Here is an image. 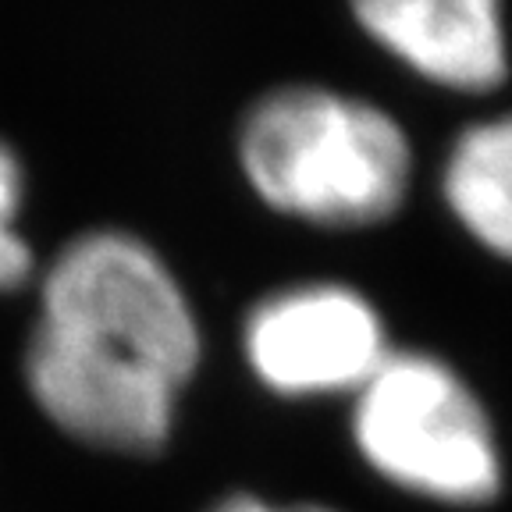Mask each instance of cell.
Listing matches in <instances>:
<instances>
[{"mask_svg": "<svg viewBox=\"0 0 512 512\" xmlns=\"http://www.w3.org/2000/svg\"><path fill=\"white\" fill-rule=\"evenodd\" d=\"M200 360L196 306L143 235L82 232L36 274L22 374L64 438L111 456L160 452Z\"/></svg>", "mask_w": 512, "mask_h": 512, "instance_id": "1", "label": "cell"}, {"mask_svg": "<svg viewBox=\"0 0 512 512\" xmlns=\"http://www.w3.org/2000/svg\"><path fill=\"white\" fill-rule=\"evenodd\" d=\"M235 160L253 196L313 228H374L409 200L413 139L392 111L320 82L256 96L239 121Z\"/></svg>", "mask_w": 512, "mask_h": 512, "instance_id": "2", "label": "cell"}, {"mask_svg": "<svg viewBox=\"0 0 512 512\" xmlns=\"http://www.w3.org/2000/svg\"><path fill=\"white\" fill-rule=\"evenodd\" d=\"M352 445L384 484L448 509L488 505L505 484L488 409L452 363L392 349L352 395Z\"/></svg>", "mask_w": 512, "mask_h": 512, "instance_id": "3", "label": "cell"}, {"mask_svg": "<svg viewBox=\"0 0 512 512\" xmlns=\"http://www.w3.org/2000/svg\"><path fill=\"white\" fill-rule=\"evenodd\" d=\"M388 352L381 310L345 281L274 288L242 320V360L278 399H352Z\"/></svg>", "mask_w": 512, "mask_h": 512, "instance_id": "4", "label": "cell"}, {"mask_svg": "<svg viewBox=\"0 0 512 512\" xmlns=\"http://www.w3.org/2000/svg\"><path fill=\"white\" fill-rule=\"evenodd\" d=\"M349 8L370 43L431 86L484 96L509 79L502 0H349Z\"/></svg>", "mask_w": 512, "mask_h": 512, "instance_id": "5", "label": "cell"}, {"mask_svg": "<svg viewBox=\"0 0 512 512\" xmlns=\"http://www.w3.org/2000/svg\"><path fill=\"white\" fill-rule=\"evenodd\" d=\"M438 189L452 221L512 264V111L473 121L448 143Z\"/></svg>", "mask_w": 512, "mask_h": 512, "instance_id": "6", "label": "cell"}, {"mask_svg": "<svg viewBox=\"0 0 512 512\" xmlns=\"http://www.w3.org/2000/svg\"><path fill=\"white\" fill-rule=\"evenodd\" d=\"M29 196L25 164L8 139H0V292H15L36 281V253L22 232V210Z\"/></svg>", "mask_w": 512, "mask_h": 512, "instance_id": "7", "label": "cell"}, {"mask_svg": "<svg viewBox=\"0 0 512 512\" xmlns=\"http://www.w3.org/2000/svg\"><path fill=\"white\" fill-rule=\"evenodd\" d=\"M207 512H342V509L324 505V502H271V498L239 491V495H224L221 502L210 505Z\"/></svg>", "mask_w": 512, "mask_h": 512, "instance_id": "8", "label": "cell"}]
</instances>
